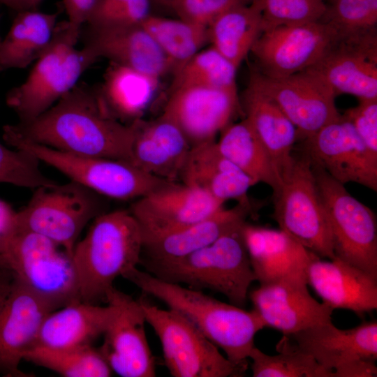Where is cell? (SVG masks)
<instances>
[{"instance_id": "obj_37", "label": "cell", "mask_w": 377, "mask_h": 377, "mask_svg": "<svg viewBox=\"0 0 377 377\" xmlns=\"http://www.w3.org/2000/svg\"><path fill=\"white\" fill-rule=\"evenodd\" d=\"M236 67L212 46L201 50L175 71L172 88L200 86L237 89Z\"/></svg>"}, {"instance_id": "obj_3", "label": "cell", "mask_w": 377, "mask_h": 377, "mask_svg": "<svg viewBox=\"0 0 377 377\" xmlns=\"http://www.w3.org/2000/svg\"><path fill=\"white\" fill-rule=\"evenodd\" d=\"M142 247L141 227L128 209L105 212L96 217L72 255L80 300L106 302L116 278L140 263Z\"/></svg>"}, {"instance_id": "obj_15", "label": "cell", "mask_w": 377, "mask_h": 377, "mask_svg": "<svg viewBox=\"0 0 377 377\" xmlns=\"http://www.w3.org/2000/svg\"><path fill=\"white\" fill-rule=\"evenodd\" d=\"M336 36L331 26L320 21L279 26L262 32L250 52L261 73L285 77L313 65Z\"/></svg>"}, {"instance_id": "obj_34", "label": "cell", "mask_w": 377, "mask_h": 377, "mask_svg": "<svg viewBox=\"0 0 377 377\" xmlns=\"http://www.w3.org/2000/svg\"><path fill=\"white\" fill-rule=\"evenodd\" d=\"M140 25L155 40L175 71L209 42L207 28L179 18L150 14Z\"/></svg>"}, {"instance_id": "obj_36", "label": "cell", "mask_w": 377, "mask_h": 377, "mask_svg": "<svg viewBox=\"0 0 377 377\" xmlns=\"http://www.w3.org/2000/svg\"><path fill=\"white\" fill-rule=\"evenodd\" d=\"M277 355H269L254 346L249 358L252 360L253 377H332L315 359L300 350L287 335L276 345Z\"/></svg>"}, {"instance_id": "obj_42", "label": "cell", "mask_w": 377, "mask_h": 377, "mask_svg": "<svg viewBox=\"0 0 377 377\" xmlns=\"http://www.w3.org/2000/svg\"><path fill=\"white\" fill-rule=\"evenodd\" d=\"M251 0H175L169 3L178 17L208 28L209 24L227 10L251 3Z\"/></svg>"}, {"instance_id": "obj_23", "label": "cell", "mask_w": 377, "mask_h": 377, "mask_svg": "<svg viewBox=\"0 0 377 377\" xmlns=\"http://www.w3.org/2000/svg\"><path fill=\"white\" fill-rule=\"evenodd\" d=\"M130 162L159 179L180 182V176L191 148L182 130L161 115L152 121L133 122Z\"/></svg>"}, {"instance_id": "obj_4", "label": "cell", "mask_w": 377, "mask_h": 377, "mask_svg": "<svg viewBox=\"0 0 377 377\" xmlns=\"http://www.w3.org/2000/svg\"><path fill=\"white\" fill-rule=\"evenodd\" d=\"M82 27L68 20L57 22L50 45L25 81L8 93L6 104L18 117V122H29L51 108L97 61L89 47L77 48Z\"/></svg>"}, {"instance_id": "obj_32", "label": "cell", "mask_w": 377, "mask_h": 377, "mask_svg": "<svg viewBox=\"0 0 377 377\" xmlns=\"http://www.w3.org/2000/svg\"><path fill=\"white\" fill-rule=\"evenodd\" d=\"M216 145L220 151L256 184L265 183L272 191L279 184V175L272 158L245 117L227 126L220 133Z\"/></svg>"}, {"instance_id": "obj_48", "label": "cell", "mask_w": 377, "mask_h": 377, "mask_svg": "<svg viewBox=\"0 0 377 377\" xmlns=\"http://www.w3.org/2000/svg\"><path fill=\"white\" fill-rule=\"evenodd\" d=\"M0 3L17 11L21 10L19 0H0Z\"/></svg>"}, {"instance_id": "obj_5", "label": "cell", "mask_w": 377, "mask_h": 377, "mask_svg": "<svg viewBox=\"0 0 377 377\" xmlns=\"http://www.w3.org/2000/svg\"><path fill=\"white\" fill-rule=\"evenodd\" d=\"M245 223L182 258L143 265L163 281L197 290L209 289L223 294L230 304L243 307L249 288L256 281L242 233Z\"/></svg>"}, {"instance_id": "obj_31", "label": "cell", "mask_w": 377, "mask_h": 377, "mask_svg": "<svg viewBox=\"0 0 377 377\" xmlns=\"http://www.w3.org/2000/svg\"><path fill=\"white\" fill-rule=\"evenodd\" d=\"M57 17V13L37 9L18 11L0 41V71L25 68L36 61L51 42Z\"/></svg>"}, {"instance_id": "obj_43", "label": "cell", "mask_w": 377, "mask_h": 377, "mask_svg": "<svg viewBox=\"0 0 377 377\" xmlns=\"http://www.w3.org/2000/svg\"><path fill=\"white\" fill-rule=\"evenodd\" d=\"M358 100L357 106L342 115L353 124L369 151L377 156V98Z\"/></svg>"}, {"instance_id": "obj_38", "label": "cell", "mask_w": 377, "mask_h": 377, "mask_svg": "<svg viewBox=\"0 0 377 377\" xmlns=\"http://www.w3.org/2000/svg\"><path fill=\"white\" fill-rule=\"evenodd\" d=\"M319 21L340 35L377 29V0H327Z\"/></svg>"}, {"instance_id": "obj_1", "label": "cell", "mask_w": 377, "mask_h": 377, "mask_svg": "<svg viewBox=\"0 0 377 377\" xmlns=\"http://www.w3.org/2000/svg\"><path fill=\"white\" fill-rule=\"evenodd\" d=\"M4 128L28 141L77 156L130 162L133 125L108 110L98 87L78 82L33 120Z\"/></svg>"}, {"instance_id": "obj_30", "label": "cell", "mask_w": 377, "mask_h": 377, "mask_svg": "<svg viewBox=\"0 0 377 377\" xmlns=\"http://www.w3.org/2000/svg\"><path fill=\"white\" fill-rule=\"evenodd\" d=\"M158 81V77L110 62L98 90L111 115L131 124L142 119L155 96Z\"/></svg>"}, {"instance_id": "obj_16", "label": "cell", "mask_w": 377, "mask_h": 377, "mask_svg": "<svg viewBox=\"0 0 377 377\" xmlns=\"http://www.w3.org/2000/svg\"><path fill=\"white\" fill-rule=\"evenodd\" d=\"M115 307L98 348L112 372L122 377H154L156 361L149 348L145 316L138 301L113 287L106 304Z\"/></svg>"}, {"instance_id": "obj_12", "label": "cell", "mask_w": 377, "mask_h": 377, "mask_svg": "<svg viewBox=\"0 0 377 377\" xmlns=\"http://www.w3.org/2000/svg\"><path fill=\"white\" fill-rule=\"evenodd\" d=\"M288 337L300 350L332 372V377L377 376L376 320L363 322L348 330L337 328L331 321Z\"/></svg>"}, {"instance_id": "obj_33", "label": "cell", "mask_w": 377, "mask_h": 377, "mask_svg": "<svg viewBox=\"0 0 377 377\" xmlns=\"http://www.w3.org/2000/svg\"><path fill=\"white\" fill-rule=\"evenodd\" d=\"M209 41L238 68L262 33V16L253 3L235 6L208 27Z\"/></svg>"}, {"instance_id": "obj_10", "label": "cell", "mask_w": 377, "mask_h": 377, "mask_svg": "<svg viewBox=\"0 0 377 377\" xmlns=\"http://www.w3.org/2000/svg\"><path fill=\"white\" fill-rule=\"evenodd\" d=\"M146 322L158 336L165 364L174 377H237L247 367L224 357L190 321L172 309H162L143 296L138 299Z\"/></svg>"}, {"instance_id": "obj_24", "label": "cell", "mask_w": 377, "mask_h": 377, "mask_svg": "<svg viewBox=\"0 0 377 377\" xmlns=\"http://www.w3.org/2000/svg\"><path fill=\"white\" fill-rule=\"evenodd\" d=\"M306 279L333 310L348 309L363 316L377 309V278L338 258L326 260L316 256L308 267Z\"/></svg>"}, {"instance_id": "obj_9", "label": "cell", "mask_w": 377, "mask_h": 377, "mask_svg": "<svg viewBox=\"0 0 377 377\" xmlns=\"http://www.w3.org/2000/svg\"><path fill=\"white\" fill-rule=\"evenodd\" d=\"M336 258L377 278V222L372 210L323 169L312 163Z\"/></svg>"}, {"instance_id": "obj_29", "label": "cell", "mask_w": 377, "mask_h": 377, "mask_svg": "<svg viewBox=\"0 0 377 377\" xmlns=\"http://www.w3.org/2000/svg\"><path fill=\"white\" fill-rule=\"evenodd\" d=\"M242 108L280 178L293 160V150L298 138L296 127L273 100L249 83L243 94Z\"/></svg>"}, {"instance_id": "obj_26", "label": "cell", "mask_w": 377, "mask_h": 377, "mask_svg": "<svg viewBox=\"0 0 377 377\" xmlns=\"http://www.w3.org/2000/svg\"><path fill=\"white\" fill-rule=\"evenodd\" d=\"M253 207L238 203L224 207L209 217L185 228L143 239L142 264L165 263L202 249L232 229L246 222Z\"/></svg>"}, {"instance_id": "obj_51", "label": "cell", "mask_w": 377, "mask_h": 377, "mask_svg": "<svg viewBox=\"0 0 377 377\" xmlns=\"http://www.w3.org/2000/svg\"><path fill=\"white\" fill-rule=\"evenodd\" d=\"M1 38L0 37V41H1Z\"/></svg>"}, {"instance_id": "obj_20", "label": "cell", "mask_w": 377, "mask_h": 377, "mask_svg": "<svg viewBox=\"0 0 377 377\" xmlns=\"http://www.w3.org/2000/svg\"><path fill=\"white\" fill-rule=\"evenodd\" d=\"M239 108L237 89L187 86L172 89L162 114L194 146L214 140Z\"/></svg>"}, {"instance_id": "obj_28", "label": "cell", "mask_w": 377, "mask_h": 377, "mask_svg": "<svg viewBox=\"0 0 377 377\" xmlns=\"http://www.w3.org/2000/svg\"><path fill=\"white\" fill-rule=\"evenodd\" d=\"M114 312L115 307L110 302L103 306L73 302L46 316L34 346L66 348L91 345L104 334Z\"/></svg>"}, {"instance_id": "obj_21", "label": "cell", "mask_w": 377, "mask_h": 377, "mask_svg": "<svg viewBox=\"0 0 377 377\" xmlns=\"http://www.w3.org/2000/svg\"><path fill=\"white\" fill-rule=\"evenodd\" d=\"M307 283L279 281L260 284L249 293L253 310L265 327L291 335L332 321L333 309L309 293Z\"/></svg>"}, {"instance_id": "obj_44", "label": "cell", "mask_w": 377, "mask_h": 377, "mask_svg": "<svg viewBox=\"0 0 377 377\" xmlns=\"http://www.w3.org/2000/svg\"><path fill=\"white\" fill-rule=\"evenodd\" d=\"M16 216L17 212L9 204L0 199V255L16 230Z\"/></svg>"}, {"instance_id": "obj_11", "label": "cell", "mask_w": 377, "mask_h": 377, "mask_svg": "<svg viewBox=\"0 0 377 377\" xmlns=\"http://www.w3.org/2000/svg\"><path fill=\"white\" fill-rule=\"evenodd\" d=\"M1 256L17 279L58 309L81 301L72 257L47 237L16 228Z\"/></svg>"}, {"instance_id": "obj_14", "label": "cell", "mask_w": 377, "mask_h": 377, "mask_svg": "<svg viewBox=\"0 0 377 377\" xmlns=\"http://www.w3.org/2000/svg\"><path fill=\"white\" fill-rule=\"evenodd\" d=\"M337 96L377 98V29L339 35L321 57L306 69Z\"/></svg>"}, {"instance_id": "obj_19", "label": "cell", "mask_w": 377, "mask_h": 377, "mask_svg": "<svg viewBox=\"0 0 377 377\" xmlns=\"http://www.w3.org/2000/svg\"><path fill=\"white\" fill-rule=\"evenodd\" d=\"M224 203L198 188L169 182L134 200L128 210L145 239L201 221L223 208Z\"/></svg>"}, {"instance_id": "obj_25", "label": "cell", "mask_w": 377, "mask_h": 377, "mask_svg": "<svg viewBox=\"0 0 377 377\" xmlns=\"http://www.w3.org/2000/svg\"><path fill=\"white\" fill-rule=\"evenodd\" d=\"M84 45L98 58L126 66L160 78L171 65L150 34L140 25L89 27L84 30Z\"/></svg>"}, {"instance_id": "obj_18", "label": "cell", "mask_w": 377, "mask_h": 377, "mask_svg": "<svg viewBox=\"0 0 377 377\" xmlns=\"http://www.w3.org/2000/svg\"><path fill=\"white\" fill-rule=\"evenodd\" d=\"M58 308L15 276L0 294V373L26 376L19 369L46 316Z\"/></svg>"}, {"instance_id": "obj_40", "label": "cell", "mask_w": 377, "mask_h": 377, "mask_svg": "<svg viewBox=\"0 0 377 377\" xmlns=\"http://www.w3.org/2000/svg\"><path fill=\"white\" fill-rule=\"evenodd\" d=\"M40 162L31 152L10 149L0 142V183L32 189L57 184L43 173Z\"/></svg>"}, {"instance_id": "obj_2", "label": "cell", "mask_w": 377, "mask_h": 377, "mask_svg": "<svg viewBox=\"0 0 377 377\" xmlns=\"http://www.w3.org/2000/svg\"><path fill=\"white\" fill-rule=\"evenodd\" d=\"M190 321L236 364L247 367L256 333L265 327L257 313L213 298L201 290L163 281L135 267L123 276Z\"/></svg>"}, {"instance_id": "obj_39", "label": "cell", "mask_w": 377, "mask_h": 377, "mask_svg": "<svg viewBox=\"0 0 377 377\" xmlns=\"http://www.w3.org/2000/svg\"><path fill=\"white\" fill-rule=\"evenodd\" d=\"M325 0H251L262 16V32L284 25L318 22Z\"/></svg>"}, {"instance_id": "obj_50", "label": "cell", "mask_w": 377, "mask_h": 377, "mask_svg": "<svg viewBox=\"0 0 377 377\" xmlns=\"http://www.w3.org/2000/svg\"><path fill=\"white\" fill-rule=\"evenodd\" d=\"M1 260H3V256L1 255H0V261Z\"/></svg>"}, {"instance_id": "obj_46", "label": "cell", "mask_w": 377, "mask_h": 377, "mask_svg": "<svg viewBox=\"0 0 377 377\" xmlns=\"http://www.w3.org/2000/svg\"><path fill=\"white\" fill-rule=\"evenodd\" d=\"M14 274L5 260L0 261V294L14 279Z\"/></svg>"}, {"instance_id": "obj_47", "label": "cell", "mask_w": 377, "mask_h": 377, "mask_svg": "<svg viewBox=\"0 0 377 377\" xmlns=\"http://www.w3.org/2000/svg\"><path fill=\"white\" fill-rule=\"evenodd\" d=\"M21 10L24 9H37L43 0H19Z\"/></svg>"}, {"instance_id": "obj_6", "label": "cell", "mask_w": 377, "mask_h": 377, "mask_svg": "<svg viewBox=\"0 0 377 377\" xmlns=\"http://www.w3.org/2000/svg\"><path fill=\"white\" fill-rule=\"evenodd\" d=\"M4 141L13 148L31 152L70 180L98 194L119 200H135L171 182L119 159L77 156L24 140L3 128Z\"/></svg>"}, {"instance_id": "obj_27", "label": "cell", "mask_w": 377, "mask_h": 377, "mask_svg": "<svg viewBox=\"0 0 377 377\" xmlns=\"http://www.w3.org/2000/svg\"><path fill=\"white\" fill-rule=\"evenodd\" d=\"M180 182L205 191L223 202L232 199L250 207L247 193L256 184L220 151L216 140L191 147Z\"/></svg>"}, {"instance_id": "obj_45", "label": "cell", "mask_w": 377, "mask_h": 377, "mask_svg": "<svg viewBox=\"0 0 377 377\" xmlns=\"http://www.w3.org/2000/svg\"><path fill=\"white\" fill-rule=\"evenodd\" d=\"M96 0H63L68 20L82 27Z\"/></svg>"}, {"instance_id": "obj_13", "label": "cell", "mask_w": 377, "mask_h": 377, "mask_svg": "<svg viewBox=\"0 0 377 377\" xmlns=\"http://www.w3.org/2000/svg\"><path fill=\"white\" fill-rule=\"evenodd\" d=\"M249 83L276 103L296 127L298 138H310L341 116L334 93L306 70L274 78L253 69Z\"/></svg>"}, {"instance_id": "obj_41", "label": "cell", "mask_w": 377, "mask_h": 377, "mask_svg": "<svg viewBox=\"0 0 377 377\" xmlns=\"http://www.w3.org/2000/svg\"><path fill=\"white\" fill-rule=\"evenodd\" d=\"M150 0H96L84 25L89 27L140 24L150 15Z\"/></svg>"}, {"instance_id": "obj_7", "label": "cell", "mask_w": 377, "mask_h": 377, "mask_svg": "<svg viewBox=\"0 0 377 377\" xmlns=\"http://www.w3.org/2000/svg\"><path fill=\"white\" fill-rule=\"evenodd\" d=\"M273 219L280 230L318 257L336 258L311 161L305 152L294 155L280 175V183L273 191Z\"/></svg>"}, {"instance_id": "obj_49", "label": "cell", "mask_w": 377, "mask_h": 377, "mask_svg": "<svg viewBox=\"0 0 377 377\" xmlns=\"http://www.w3.org/2000/svg\"><path fill=\"white\" fill-rule=\"evenodd\" d=\"M155 1H158L159 3H161L168 5L169 3L174 1L175 0H155Z\"/></svg>"}, {"instance_id": "obj_8", "label": "cell", "mask_w": 377, "mask_h": 377, "mask_svg": "<svg viewBox=\"0 0 377 377\" xmlns=\"http://www.w3.org/2000/svg\"><path fill=\"white\" fill-rule=\"evenodd\" d=\"M103 197L72 180L38 187L17 212V228L47 237L72 257L82 230L105 212Z\"/></svg>"}, {"instance_id": "obj_22", "label": "cell", "mask_w": 377, "mask_h": 377, "mask_svg": "<svg viewBox=\"0 0 377 377\" xmlns=\"http://www.w3.org/2000/svg\"><path fill=\"white\" fill-rule=\"evenodd\" d=\"M242 233L252 269L260 284L279 281L307 283L308 267L318 256L280 229L246 222Z\"/></svg>"}, {"instance_id": "obj_17", "label": "cell", "mask_w": 377, "mask_h": 377, "mask_svg": "<svg viewBox=\"0 0 377 377\" xmlns=\"http://www.w3.org/2000/svg\"><path fill=\"white\" fill-rule=\"evenodd\" d=\"M304 149L312 163L339 182L377 191V156L342 114L304 140Z\"/></svg>"}, {"instance_id": "obj_35", "label": "cell", "mask_w": 377, "mask_h": 377, "mask_svg": "<svg viewBox=\"0 0 377 377\" xmlns=\"http://www.w3.org/2000/svg\"><path fill=\"white\" fill-rule=\"evenodd\" d=\"M24 360L66 377H108L112 371L98 349L91 345L66 348L34 346Z\"/></svg>"}]
</instances>
